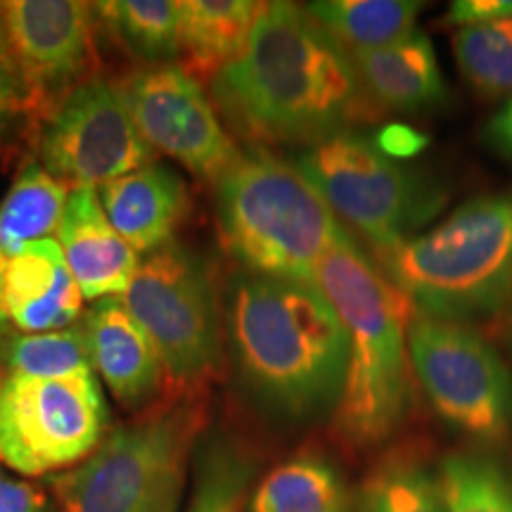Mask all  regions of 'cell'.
<instances>
[{"label": "cell", "mask_w": 512, "mask_h": 512, "mask_svg": "<svg viewBox=\"0 0 512 512\" xmlns=\"http://www.w3.org/2000/svg\"><path fill=\"white\" fill-rule=\"evenodd\" d=\"M211 86L233 126L268 143L313 145L375 114L351 55L287 0L261 3L245 50Z\"/></svg>", "instance_id": "obj_1"}, {"label": "cell", "mask_w": 512, "mask_h": 512, "mask_svg": "<svg viewBox=\"0 0 512 512\" xmlns=\"http://www.w3.org/2000/svg\"><path fill=\"white\" fill-rule=\"evenodd\" d=\"M226 335L240 375L275 411L306 418L342 399L349 332L316 283L238 273Z\"/></svg>", "instance_id": "obj_2"}, {"label": "cell", "mask_w": 512, "mask_h": 512, "mask_svg": "<svg viewBox=\"0 0 512 512\" xmlns=\"http://www.w3.org/2000/svg\"><path fill=\"white\" fill-rule=\"evenodd\" d=\"M316 285L349 332L347 380L335 408L337 432L351 446H377L411 411L413 309L349 233L320 261Z\"/></svg>", "instance_id": "obj_3"}, {"label": "cell", "mask_w": 512, "mask_h": 512, "mask_svg": "<svg viewBox=\"0 0 512 512\" xmlns=\"http://www.w3.org/2000/svg\"><path fill=\"white\" fill-rule=\"evenodd\" d=\"M380 256L413 313L470 325L512 304V195H482Z\"/></svg>", "instance_id": "obj_4"}, {"label": "cell", "mask_w": 512, "mask_h": 512, "mask_svg": "<svg viewBox=\"0 0 512 512\" xmlns=\"http://www.w3.org/2000/svg\"><path fill=\"white\" fill-rule=\"evenodd\" d=\"M223 245L249 273L316 283L325 254L347 235L297 164L268 150L240 152L216 181Z\"/></svg>", "instance_id": "obj_5"}, {"label": "cell", "mask_w": 512, "mask_h": 512, "mask_svg": "<svg viewBox=\"0 0 512 512\" xmlns=\"http://www.w3.org/2000/svg\"><path fill=\"white\" fill-rule=\"evenodd\" d=\"M202 418L200 401L178 396L107 432L83 463L50 479L57 512H178Z\"/></svg>", "instance_id": "obj_6"}, {"label": "cell", "mask_w": 512, "mask_h": 512, "mask_svg": "<svg viewBox=\"0 0 512 512\" xmlns=\"http://www.w3.org/2000/svg\"><path fill=\"white\" fill-rule=\"evenodd\" d=\"M294 164L316 185L332 214L363 235L377 254L411 240L446 202L432 178L351 131L306 145Z\"/></svg>", "instance_id": "obj_7"}, {"label": "cell", "mask_w": 512, "mask_h": 512, "mask_svg": "<svg viewBox=\"0 0 512 512\" xmlns=\"http://www.w3.org/2000/svg\"><path fill=\"white\" fill-rule=\"evenodd\" d=\"M124 306L162 361L164 377L188 389L214 373L221 354V311L197 254L171 240L140 259Z\"/></svg>", "instance_id": "obj_8"}, {"label": "cell", "mask_w": 512, "mask_h": 512, "mask_svg": "<svg viewBox=\"0 0 512 512\" xmlns=\"http://www.w3.org/2000/svg\"><path fill=\"white\" fill-rule=\"evenodd\" d=\"M408 351L415 380L451 430L484 446L512 437V375L470 325L413 313Z\"/></svg>", "instance_id": "obj_9"}, {"label": "cell", "mask_w": 512, "mask_h": 512, "mask_svg": "<svg viewBox=\"0 0 512 512\" xmlns=\"http://www.w3.org/2000/svg\"><path fill=\"white\" fill-rule=\"evenodd\" d=\"M107 425L95 373L62 380L0 373V465L17 475L72 470L102 444Z\"/></svg>", "instance_id": "obj_10"}, {"label": "cell", "mask_w": 512, "mask_h": 512, "mask_svg": "<svg viewBox=\"0 0 512 512\" xmlns=\"http://www.w3.org/2000/svg\"><path fill=\"white\" fill-rule=\"evenodd\" d=\"M38 162L69 188H102L157 162L128 110L124 83L88 76L41 121Z\"/></svg>", "instance_id": "obj_11"}, {"label": "cell", "mask_w": 512, "mask_h": 512, "mask_svg": "<svg viewBox=\"0 0 512 512\" xmlns=\"http://www.w3.org/2000/svg\"><path fill=\"white\" fill-rule=\"evenodd\" d=\"M124 93L145 143L197 178L216 183L240 157L202 83L178 64L140 69Z\"/></svg>", "instance_id": "obj_12"}, {"label": "cell", "mask_w": 512, "mask_h": 512, "mask_svg": "<svg viewBox=\"0 0 512 512\" xmlns=\"http://www.w3.org/2000/svg\"><path fill=\"white\" fill-rule=\"evenodd\" d=\"M0 15L17 72L43 121L64 95L88 79L98 29L93 3L3 0Z\"/></svg>", "instance_id": "obj_13"}, {"label": "cell", "mask_w": 512, "mask_h": 512, "mask_svg": "<svg viewBox=\"0 0 512 512\" xmlns=\"http://www.w3.org/2000/svg\"><path fill=\"white\" fill-rule=\"evenodd\" d=\"M81 290L55 238L0 249V337L55 332L79 323Z\"/></svg>", "instance_id": "obj_14"}, {"label": "cell", "mask_w": 512, "mask_h": 512, "mask_svg": "<svg viewBox=\"0 0 512 512\" xmlns=\"http://www.w3.org/2000/svg\"><path fill=\"white\" fill-rule=\"evenodd\" d=\"M55 240L83 299L124 297L140 266V254L107 219L98 190L72 188Z\"/></svg>", "instance_id": "obj_15"}, {"label": "cell", "mask_w": 512, "mask_h": 512, "mask_svg": "<svg viewBox=\"0 0 512 512\" xmlns=\"http://www.w3.org/2000/svg\"><path fill=\"white\" fill-rule=\"evenodd\" d=\"M93 370L124 406L150 401L162 384L164 370L150 337L133 320L121 297L100 299L83 316Z\"/></svg>", "instance_id": "obj_16"}, {"label": "cell", "mask_w": 512, "mask_h": 512, "mask_svg": "<svg viewBox=\"0 0 512 512\" xmlns=\"http://www.w3.org/2000/svg\"><path fill=\"white\" fill-rule=\"evenodd\" d=\"M107 219L138 254H152L174 240L188 209L181 176L162 164H150L98 188Z\"/></svg>", "instance_id": "obj_17"}, {"label": "cell", "mask_w": 512, "mask_h": 512, "mask_svg": "<svg viewBox=\"0 0 512 512\" xmlns=\"http://www.w3.org/2000/svg\"><path fill=\"white\" fill-rule=\"evenodd\" d=\"M351 60L375 107L420 112L446 100L437 53L422 31H413L392 46L354 53Z\"/></svg>", "instance_id": "obj_18"}, {"label": "cell", "mask_w": 512, "mask_h": 512, "mask_svg": "<svg viewBox=\"0 0 512 512\" xmlns=\"http://www.w3.org/2000/svg\"><path fill=\"white\" fill-rule=\"evenodd\" d=\"M261 12L254 0H183V69L214 81L247 46Z\"/></svg>", "instance_id": "obj_19"}, {"label": "cell", "mask_w": 512, "mask_h": 512, "mask_svg": "<svg viewBox=\"0 0 512 512\" xmlns=\"http://www.w3.org/2000/svg\"><path fill=\"white\" fill-rule=\"evenodd\" d=\"M93 15L98 29L147 67L181 57L183 0H107L93 3Z\"/></svg>", "instance_id": "obj_20"}, {"label": "cell", "mask_w": 512, "mask_h": 512, "mask_svg": "<svg viewBox=\"0 0 512 512\" xmlns=\"http://www.w3.org/2000/svg\"><path fill=\"white\" fill-rule=\"evenodd\" d=\"M422 3L413 0H320L306 10L349 55L392 46L415 31Z\"/></svg>", "instance_id": "obj_21"}, {"label": "cell", "mask_w": 512, "mask_h": 512, "mask_svg": "<svg viewBox=\"0 0 512 512\" xmlns=\"http://www.w3.org/2000/svg\"><path fill=\"white\" fill-rule=\"evenodd\" d=\"M69 192L72 188L48 174L38 159L24 162L0 202V249L10 252L57 235Z\"/></svg>", "instance_id": "obj_22"}, {"label": "cell", "mask_w": 512, "mask_h": 512, "mask_svg": "<svg viewBox=\"0 0 512 512\" xmlns=\"http://www.w3.org/2000/svg\"><path fill=\"white\" fill-rule=\"evenodd\" d=\"M247 512H354L339 472L318 456H299L261 479Z\"/></svg>", "instance_id": "obj_23"}, {"label": "cell", "mask_w": 512, "mask_h": 512, "mask_svg": "<svg viewBox=\"0 0 512 512\" xmlns=\"http://www.w3.org/2000/svg\"><path fill=\"white\" fill-rule=\"evenodd\" d=\"M0 373L36 380L95 373L83 320L55 332L0 337Z\"/></svg>", "instance_id": "obj_24"}, {"label": "cell", "mask_w": 512, "mask_h": 512, "mask_svg": "<svg viewBox=\"0 0 512 512\" xmlns=\"http://www.w3.org/2000/svg\"><path fill=\"white\" fill-rule=\"evenodd\" d=\"M439 482L448 512H512V470L491 453H451Z\"/></svg>", "instance_id": "obj_25"}, {"label": "cell", "mask_w": 512, "mask_h": 512, "mask_svg": "<svg viewBox=\"0 0 512 512\" xmlns=\"http://www.w3.org/2000/svg\"><path fill=\"white\" fill-rule=\"evenodd\" d=\"M366 512H448L439 475L411 453L382 460L363 489Z\"/></svg>", "instance_id": "obj_26"}, {"label": "cell", "mask_w": 512, "mask_h": 512, "mask_svg": "<svg viewBox=\"0 0 512 512\" xmlns=\"http://www.w3.org/2000/svg\"><path fill=\"white\" fill-rule=\"evenodd\" d=\"M254 472V460L238 444L209 441L197 460L195 489L185 512H242Z\"/></svg>", "instance_id": "obj_27"}, {"label": "cell", "mask_w": 512, "mask_h": 512, "mask_svg": "<svg viewBox=\"0 0 512 512\" xmlns=\"http://www.w3.org/2000/svg\"><path fill=\"white\" fill-rule=\"evenodd\" d=\"M453 50L460 72L477 93L512 100V17L458 29Z\"/></svg>", "instance_id": "obj_28"}, {"label": "cell", "mask_w": 512, "mask_h": 512, "mask_svg": "<svg viewBox=\"0 0 512 512\" xmlns=\"http://www.w3.org/2000/svg\"><path fill=\"white\" fill-rule=\"evenodd\" d=\"M38 124L27 83L15 69L0 67V159L15 157L29 136L36 138Z\"/></svg>", "instance_id": "obj_29"}, {"label": "cell", "mask_w": 512, "mask_h": 512, "mask_svg": "<svg viewBox=\"0 0 512 512\" xmlns=\"http://www.w3.org/2000/svg\"><path fill=\"white\" fill-rule=\"evenodd\" d=\"M0 512H57L46 489L8 475L0 467Z\"/></svg>", "instance_id": "obj_30"}, {"label": "cell", "mask_w": 512, "mask_h": 512, "mask_svg": "<svg viewBox=\"0 0 512 512\" xmlns=\"http://www.w3.org/2000/svg\"><path fill=\"white\" fill-rule=\"evenodd\" d=\"M512 17V0H456L446 12L448 27L467 29Z\"/></svg>", "instance_id": "obj_31"}, {"label": "cell", "mask_w": 512, "mask_h": 512, "mask_svg": "<svg viewBox=\"0 0 512 512\" xmlns=\"http://www.w3.org/2000/svg\"><path fill=\"white\" fill-rule=\"evenodd\" d=\"M486 140L498 152L512 155V100H508V105L501 107L489 119V124H486Z\"/></svg>", "instance_id": "obj_32"}, {"label": "cell", "mask_w": 512, "mask_h": 512, "mask_svg": "<svg viewBox=\"0 0 512 512\" xmlns=\"http://www.w3.org/2000/svg\"><path fill=\"white\" fill-rule=\"evenodd\" d=\"M0 67H8V69H15V57H12V50H10V41H8V31H5V22H3V15H0Z\"/></svg>", "instance_id": "obj_33"}, {"label": "cell", "mask_w": 512, "mask_h": 512, "mask_svg": "<svg viewBox=\"0 0 512 512\" xmlns=\"http://www.w3.org/2000/svg\"><path fill=\"white\" fill-rule=\"evenodd\" d=\"M510 332H512V328H510Z\"/></svg>", "instance_id": "obj_34"}]
</instances>
